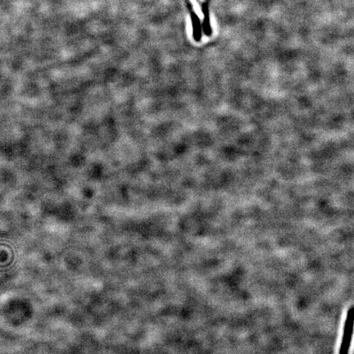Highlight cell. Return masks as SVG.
<instances>
[{"label": "cell", "instance_id": "obj_1", "mask_svg": "<svg viewBox=\"0 0 354 354\" xmlns=\"http://www.w3.org/2000/svg\"><path fill=\"white\" fill-rule=\"evenodd\" d=\"M191 18H192V23H193V38L196 41H199L201 40L200 20H199V17L197 16V14H194L193 11L191 12Z\"/></svg>", "mask_w": 354, "mask_h": 354}, {"label": "cell", "instance_id": "obj_2", "mask_svg": "<svg viewBox=\"0 0 354 354\" xmlns=\"http://www.w3.org/2000/svg\"><path fill=\"white\" fill-rule=\"evenodd\" d=\"M203 13H204V31L207 35L210 36L211 34V24H210V16H209V7L206 3L203 4Z\"/></svg>", "mask_w": 354, "mask_h": 354}]
</instances>
